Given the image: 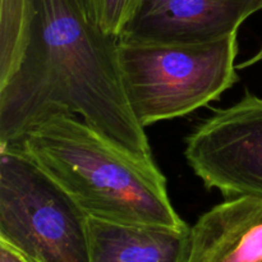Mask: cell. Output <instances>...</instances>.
Returning a JSON list of instances; mask_svg holds the SVG:
<instances>
[{"instance_id":"6da1fadb","label":"cell","mask_w":262,"mask_h":262,"mask_svg":"<svg viewBox=\"0 0 262 262\" xmlns=\"http://www.w3.org/2000/svg\"><path fill=\"white\" fill-rule=\"evenodd\" d=\"M59 114L79 115L120 147L154 159L125 95L118 38L74 0H0V147Z\"/></svg>"},{"instance_id":"7a4b0ae2","label":"cell","mask_w":262,"mask_h":262,"mask_svg":"<svg viewBox=\"0 0 262 262\" xmlns=\"http://www.w3.org/2000/svg\"><path fill=\"white\" fill-rule=\"evenodd\" d=\"M17 145L89 216L189 229L171 204L155 160L120 147L77 115H54Z\"/></svg>"},{"instance_id":"3957f363","label":"cell","mask_w":262,"mask_h":262,"mask_svg":"<svg viewBox=\"0 0 262 262\" xmlns=\"http://www.w3.org/2000/svg\"><path fill=\"white\" fill-rule=\"evenodd\" d=\"M238 32L204 43L146 45L118 41L123 86L143 128L184 117L238 82Z\"/></svg>"},{"instance_id":"277c9868","label":"cell","mask_w":262,"mask_h":262,"mask_svg":"<svg viewBox=\"0 0 262 262\" xmlns=\"http://www.w3.org/2000/svg\"><path fill=\"white\" fill-rule=\"evenodd\" d=\"M0 242L35 262H90L89 215L19 145L0 147Z\"/></svg>"},{"instance_id":"5b68a950","label":"cell","mask_w":262,"mask_h":262,"mask_svg":"<svg viewBox=\"0 0 262 262\" xmlns=\"http://www.w3.org/2000/svg\"><path fill=\"white\" fill-rule=\"evenodd\" d=\"M184 158L207 189L262 199V96L215 109L187 136Z\"/></svg>"},{"instance_id":"8992f818","label":"cell","mask_w":262,"mask_h":262,"mask_svg":"<svg viewBox=\"0 0 262 262\" xmlns=\"http://www.w3.org/2000/svg\"><path fill=\"white\" fill-rule=\"evenodd\" d=\"M262 10V0H142L118 41L189 45L222 40Z\"/></svg>"},{"instance_id":"52a82bcc","label":"cell","mask_w":262,"mask_h":262,"mask_svg":"<svg viewBox=\"0 0 262 262\" xmlns=\"http://www.w3.org/2000/svg\"><path fill=\"white\" fill-rule=\"evenodd\" d=\"M181 262H262V199L228 197L202 214Z\"/></svg>"},{"instance_id":"ba28073f","label":"cell","mask_w":262,"mask_h":262,"mask_svg":"<svg viewBox=\"0 0 262 262\" xmlns=\"http://www.w3.org/2000/svg\"><path fill=\"white\" fill-rule=\"evenodd\" d=\"M188 230L89 216V261L181 262Z\"/></svg>"},{"instance_id":"9c48e42d","label":"cell","mask_w":262,"mask_h":262,"mask_svg":"<svg viewBox=\"0 0 262 262\" xmlns=\"http://www.w3.org/2000/svg\"><path fill=\"white\" fill-rule=\"evenodd\" d=\"M142 0H94L87 20L106 35L119 38Z\"/></svg>"},{"instance_id":"30bf717a","label":"cell","mask_w":262,"mask_h":262,"mask_svg":"<svg viewBox=\"0 0 262 262\" xmlns=\"http://www.w3.org/2000/svg\"><path fill=\"white\" fill-rule=\"evenodd\" d=\"M0 262H35V261L30 260V258H27L26 256H23L22 253L15 251L14 248L8 246L7 243L0 242Z\"/></svg>"},{"instance_id":"8fae6325","label":"cell","mask_w":262,"mask_h":262,"mask_svg":"<svg viewBox=\"0 0 262 262\" xmlns=\"http://www.w3.org/2000/svg\"><path fill=\"white\" fill-rule=\"evenodd\" d=\"M74 2L77 3V5L79 7V9L82 10V13H83L84 17L87 18L90 10H91V7H92V3H94V0H74Z\"/></svg>"}]
</instances>
